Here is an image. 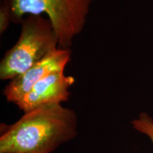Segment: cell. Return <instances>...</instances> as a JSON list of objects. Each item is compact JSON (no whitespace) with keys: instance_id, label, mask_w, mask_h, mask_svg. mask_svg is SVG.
<instances>
[{"instance_id":"1","label":"cell","mask_w":153,"mask_h":153,"mask_svg":"<svg viewBox=\"0 0 153 153\" xmlns=\"http://www.w3.org/2000/svg\"><path fill=\"white\" fill-rule=\"evenodd\" d=\"M78 134L76 112L51 104L24 113L15 121L0 126V153H53Z\"/></svg>"},{"instance_id":"2","label":"cell","mask_w":153,"mask_h":153,"mask_svg":"<svg viewBox=\"0 0 153 153\" xmlns=\"http://www.w3.org/2000/svg\"><path fill=\"white\" fill-rule=\"evenodd\" d=\"M92 0H3L11 22L22 23L25 16L46 14L58 39L60 48L70 49L83 31Z\"/></svg>"},{"instance_id":"3","label":"cell","mask_w":153,"mask_h":153,"mask_svg":"<svg viewBox=\"0 0 153 153\" xmlns=\"http://www.w3.org/2000/svg\"><path fill=\"white\" fill-rule=\"evenodd\" d=\"M20 36L0 62V79L11 80L24 73L59 48L51 21L42 15L23 19Z\"/></svg>"},{"instance_id":"4","label":"cell","mask_w":153,"mask_h":153,"mask_svg":"<svg viewBox=\"0 0 153 153\" xmlns=\"http://www.w3.org/2000/svg\"><path fill=\"white\" fill-rule=\"evenodd\" d=\"M71 49L58 48L24 73L11 79L2 91L8 102L17 104L37 82L50 74L65 71L71 60Z\"/></svg>"},{"instance_id":"5","label":"cell","mask_w":153,"mask_h":153,"mask_svg":"<svg viewBox=\"0 0 153 153\" xmlns=\"http://www.w3.org/2000/svg\"><path fill=\"white\" fill-rule=\"evenodd\" d=\"M74 82V76L66 75L65 71L55 72L37 82L16 106L26 113L47 105L62 104L70 98V88Z\"/></svg>"},{"instance_id":"6","label":"cell","mask_w":153,"mask_h":153,"mask_svg":"<svg viewBox=\"0 0 153 153\" xmlns=\"http://www.w3.org/2000/svg\"><path fill=\"white\" fill-rule=\"evenodd\" d=\"M135 131L146 135L150 140L153 146V118L148 114L142 112L131 121Z\"/></svg>"},{"instance_id":"7","label":"cell","mask_w":153,"mask_h":153,"mask_svg":"<svg viewBox=\"0 0 153 153\" xmlns=\"http://www.w3.org/2000/svg\"><path fill=\"white\" fill-rule=\"evenodd\" d=\"M11 22L10 14L4 5L1 4L0 7V33L1 35L5 32L9 26Z\"/></svg>"}]
</instances>
